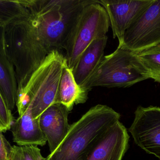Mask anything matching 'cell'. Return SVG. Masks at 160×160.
Returning <instances> with one entry per match:
<instances>
[{"label": "cell", "instance_id": "13", "mask_svg": "<svg viewBox=\"0 0 160 160\" xmlns=\"http://www.w3.org/2000/svg\"><path fill=\"white\" fill-rule=\"evenodd\" d=\"M108 37L97 39L83 52L72 70L78 85L82 87L90 78L104 56Z\"/></svg>", "mask_w": 160, "mask_h": 160}, {"label": "cell", "instance_id": "8", "mask_svg": "<svg viewBox=\"0 0 160 160\" xmlns=\"http://www.w3.org/2000/svg\"><path fill=\"white\" fill-rule=\"evenodd\" d=\"M135 118L129 128L135 143L160 159V108L137 107Z\"/></svg>", "mask_w": 160, "mask_h": 160}, {"label": "cell", "instance_id": "4", "mask_svg": "<svg viewBox=\"0 0 160 160\" xmlns=\"http://www.w3.org/2000/svg\"><path fill=\"white\" fill-rule=\"evenodd\" d=\"M66 65L65 56L58 50H52L48 54L24 89L18 93L16 106L19 115L29 106L33 117L37 119L57 103L62 72Z\"/></svg>", "mask_w": 160, "mask_h": 160}, {"label": "cell", "instance_id": "20", "mask_svg": "<svg viewBox=\"0 0 160 160\" xmlns=\"http://www.w3.org/2000/svg\"><path fill=\"white\" fill-rule=\"evenodd\" d=\"M12 146L6 140L0 129V158L3 160L8 159Z\"/></svg>", "mask_w": 160, "mask_h": 160}, {"label": "cell", "instance_id": "16", "mask_svg": "<svg viewBox=\"0 0 160 160\" xmlns=\"http://www.w3.org/2000/svg\"><path fill=\"white\" fill-rule=\"evenodd\" d=\"M30 15L25 0H0V21L4 25L28 18Z\"/></svg>", "mask_w": 160, "mask_h": 160}, {"label": "cell", "instance_id": "14", "mask_svg": "<svg viewBox=\"0 0 160 160\" xmlns=\"http://www.w3.org/2000/svg\"><path fill=\"white\" fill-rule=\"evenodd\" d=\"M88 92L78 85L72 70L66 65L62 72L57 103L64 105L70 111L74 105L83 104L87 101Z\"/></svg>", "mask_w": 160, "mask_h": 160}, {"label": "cell", "instance_id": "3", "mask_svg": "<svg viewBox=\"0 0 160 160\" xmlns=\"http://www.w3.org/2000/svg\"><path fill=\"white\" fill-rule=\"evenodd\" d=\"M120 115L106 105L90 108L70 126L63 141L46 160H86L106 132L119 121Z\"/></svg>", "mask_w": 160, "mask_h": 160}, {"label": "cell", "instance_id": "9", "mask_svg": "<svg viewBox=\"0 0 160 160\" xmlns=\"http://www.w3.org/2000/svg\"><path fill=\"white\" fill-rule=\"evenodd\" d=\"M154 0H100L99 3L105 8L110 20L114 38L123 42L126 30L151 4Z\"/></svg>", "mask_w": 160, "mask_h": 160}, {"label": "cell", "instance_id": "5", "mask_svg": "<svg viewBox=\"0 0 160 160\" xmlns=\"http://www.w3.org/2000/svg\"><path fill=\"white\" fill-rule=\"evenodd\" d=\"M150 79V75L137 53L118 45L115 51L103 56L82 88L89 91L93 87H127Z\"/></svg>", "mask_w": 160, "mask_h": 160}, {"label": "cell", "instance_id": "19", "mask_svg": "<svg viewBox=\"0 0 160 160\" xmlns=\"http://www.w3.org/2000/svg\"><path fill=\"white\" fill-rule=\"evenodd\" d=\"M21 147L24 160H46L37 146H25Z\"/></svg>", "mask_w": 160, "mask_h": 160}, {"label": "cell", "instance_id": "12", "mask_svg": "<svg viewBox=\"0 0 160 160\" xmlns=\"http://www.w3.org/2000/svg\"><path fill=\"white\" fill-rule=\"evenodd\" d=\"M11 130L13 142L18 146H44L47 143V139L40 127L39 118H33L29 106L12 125Z\"/></svg>", "mask_w": 160, "mask_h": 160}, {"label": "cell", "instance_id": "22", "mask_svg": "<svg viewBox=\"0 0 160 160\" xmlns=\"http://www.w3.org/2000/svg\"><path fill=\"white\" fill-rule=\"evenodd\" d=\"M4 24L2 23V22L0 21V28L1 27H2L3 26H4Z\"/></svg>", "mask_w": 160, "mask_h": 160}, {"label": "cell", "instance_id": "6", "mask_svg": "<svg viewBox=\"0 0 160 160\" xmlns=\"http://www.w3.org/2000/svg\"><path fill=\"white\" fill-rule=\"evenodd\" d=\"M109 17L99 1L85 7L66 44L68 66L73 70L83 52L98 38L106 35L110 27Z\"/></svg>", "mask_w": 160, "mask_h": 160}, {"label": "cell", "instance_id": "21", "mask_svg": "<svg viewBox=\"0 0 160 160\" xmlns=\"http://www.w3.org/2000/svg\"><path fill=\"white\" fill-rule=\"evenodd\" d=\"M8 160H24L21 147L18 146L12 147Z\"/></svg>", "mask_w": 160, "mask_h": 160}, {"label": "cell", "instance_id": "7", "mask_svg": "<svg viewBox=\"0 0 160 160\" xmlns=\"http://www.w3.org/2000/svg\"><path fill=\"white\" fill-rule=\"evenodd\" d=\"M160 43V0L151 4L124 34L123 46L136 53Z\"/></svg>", "mask_w": 160, "mask_h": 160}, {"label": "cell", "instance_id": "1", "mask_svg": "<svg viewBox=\"0 0 160 160\" xmlns=\"http://www.w3.org/2000/svg\"><path fill=\"white\" fill-rule=\"evenodd\" d=\"M96 0H26L32 23L46 47L65 49L67 41L86 6Z\"/></svg>", "mask_w": 160, "mask_h": 160}, {"label": "cell", "instance_id": "2", "mask_svg": "<svg viewBox=\"0 0 160 160\" xmlns=\"http://www.w3.org/2000/svg\"><path fill=\"white\" fill-rule=\"evenodd\" d=\"M1 39L6 54L15 69L18 93L24 89L51 51L39 39L31 14L28 18L3 26Z\"/></svg>", "mask_w": 160, "mask_h": 160}, {"label": "cell", "instance_id": "15", "mask_svg": "<svg viewBox=\"0 0 160 160\" xmlns=\"http://www.w3.org/2000/svg\"><path fill=\"white\" fill-rule=\"evenodd\" d=\"M18 86L13 65L6 54L0 38V91L9 110L16 106Z\"/></svg>", "mask_w": 160, "mask_h": 160}, {"label": "cell", "instance_id": "18", "mask_svg": "<svg viewBox=\"0 0 160 160\" xmlns=\"http://www.w3.org/2000/svg\"><path fill=\"white\" fill-rule=\"evenodd\" d=\"M13 121L11 111L8 107L0 91V129L2 132L11 129Z\"/></svg>", "mask_w": 160, "mask_h": 160}, {"label": "cell", "instance_id": "11", "mask_svg": "<svg viewBox=\"0 0 160 160\" xmlns=\"http://www.w3.org/2000/svg\"><path fill=\"white\" fill-rule=\"evenodd\" d=\"M129 139L127 129L118 121L102 136L86 160H122Z\"/></svg>", "mask_w": 160, "mask_h": 160}, {"label": "cell", "instance_id": "10", "mask_svg": "<svg viewBox=\"0 0 160 160\" xmlns=\"http://www.w3.org/2000/svg\"><path fill=\"white\" fill-rule=\"evenodd\" d=\"M69 112L64 105L56 103L50 106L39 117L40 127L48 143L50 153L56 150L69 131Z\"/></svg>", "mask_w": 160, "mask_h": 160}, {"label": "cell", "instance_id": "17", "mask_svg": "<svg viewBox=\"0 0 160 160\" xmlns=\"http://www.w3.org/2000/svg\"><path fill=\"white\" fill-rule=\"evenodd\" d=\"M138 57L150 75V79L160 83V43L137 53Z\"/></svg>", "mask_w": 160, "mask_h": 160}, {"label": "cell", "instance_id": "23", "mask_svg": "<svg viewBox=\"0 0 160 160\" xmlns=\"http://www.w3.org/2000/svg\"><path fill=\"white\" fill-rule=\"evenodd\" d=\"M0 160H3L1 159V158H0ZM6 160H8V159Z\"/></svg>", "mask_w": 160, "mask_h": 160}]
</instances>
